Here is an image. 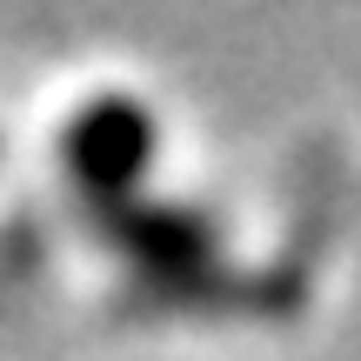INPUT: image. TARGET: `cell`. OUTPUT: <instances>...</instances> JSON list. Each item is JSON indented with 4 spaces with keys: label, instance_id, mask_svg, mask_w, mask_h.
I'll list each match as a JSON object with an SVG mask.
<instances>
[{
    "label": "cell",
    "instance_id": "cell-1",
    "mask_svg": "<svg viewBox=\"0 0 361 361\" xmlns=\"http://www.w3.org/2000/svg\"><path fill=\"white\" fill-rule=\"evenodd\" d=\"M141 147H147V121H141V107H128V101H101V107H94V114L74 128V168L87 161V174L114 180V174L141 168Z\"/></svg>",
    "mask_w": 361,
    "mask_h": 361
}]
</instances>
